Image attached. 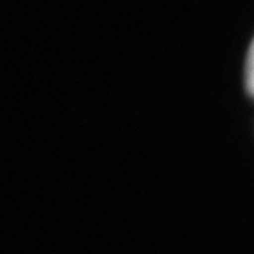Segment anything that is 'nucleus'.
I'll return each mask as SVG.
<instances>
[{
	"label": "nucleus",
	"instance_id": "obj_1",
	"mask_svg": "<svg viewBox=\"0 0 254 254\" xmlns=\"http://www.w3.org/2000/svg\"><path fill=\"white\" fill-rule=\"evenodd\" d=\"M246 88L251 95L254 97V41L249 48L246 60Z\"/></svg>",
	"mask_w": 254,
	"mask_h": 254
}]
</instances>
